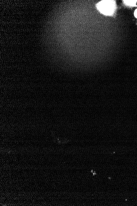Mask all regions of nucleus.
<instances>
[{
    "label": "nucleus",
    "mask_w": 137,
    "mask_h": 206,
    "mask_svg": "<svg viewBox=\"0 0 137 206\" xmlns=\"http://www.w3.org/2000/svg\"><path fill=\"white\" fill-rule=\"evenodd\" d=\"M97 7L101 13L110 15L113 14L115 10V2L113 1H102L97 4Z\"/></svg>",
    "instance_id": "1"
},
{
    "label": "nucleus",
    "mask_w": 137,
    "mask_h": 206,
    "mask_svg": "<svg viewBox=\"0 0 137 206\" xmlns=\"http://www.w3.org/2000/svg\"><path fill=\"white\" fill-rule=\"evenodd\" d=\"M125 3L126 5L130 6H133L135 5L137 1H125Z\"/></svg>",
    "instance_id": "2"
},
{
    "label": "nucleus",
    "mask_w": 137,
    "mask_h": 206,
    "mask_svg": "<svg viewBox=\"0 0 137 206\" xmlns=\"http://www.w3.org/2000/svg\"><path fill=\"white\" fill-rule=\"evenodd\" d=\"M134 15L135 16L136 18H137V9H136L135 10V11L134 12Z\"/></svg>",
    "instance_id": "3"
}]
</instances>
